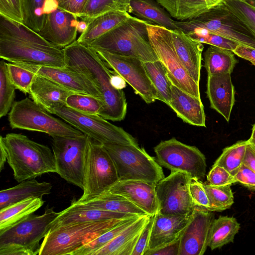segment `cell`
I'll return each mask as SVG.
<instances>
[{"label": "cell", "instance_id": "6da1fadb", "mask_svg": "<svg viewBox=\"0 0 255 255\" xmlns=\"http://www.w3.org/2000/svg\"><path fill=\"white\" fill-rule=\"evenodd\" d=\"M66 66L88 76L102 98L103 108L99 115L107 120L121 121L126 115L127 102L123 89L112 83L113 72L92 48L77 40L63 49Z\"/></svg>", "mask_w": 255, "mask_h": 255}, {"label": "cell", "instance_id": "7a4b0ae2", "mask_svg": "<svg viewBox=\"0 0 255 255\" xmlns=\"http://www.w3.org/2000/svg\"><path fill=\"white\" fill-rule=\"evenodd\" d=\"M6 152L7 162L18 182L34 179L44 173L56 172L53 151L47 146L20 133L0 136Z\"/></svg>", "mask_w": 255, "mask_h": 255}, {"label": "cell", "instance_id": "3957f363", "mask_svg": "<svg viewBox=\"0 0 255 255\" xmlns=\"http://www.w3.org/2000/svg\"><path fill=\"white\" fill-rule=\"evenodd\" d=\"M146 21L132 16L87 45L111 53L137 58L143 62L158 59L149 42Z\"/></svg>", "mask_w": 255, "mask_h": 255}, {"label": "cell", "instance_id": "277c9868", "mask_svg": "<svg viewBox=\"0 0 255 255\" xmlns=\"http://www.w3.org/2000/svg\"><path fill=\"white\" fill-rule=\"evenodd\" d=\"M60 212L46 207L41 215L33 214L0 231V255H39L40 241L46 236Z\"/></svg>", "mask_w": 255, "mask_h": 255}, {"label": "cell", "instance_id": "5b68a950", "mask_svg": "<svg viewBox=\"0 0 255 255\" xmlns=\"http://www.w3.org/2000/svg\"><path fill=\"white\" fill-rule=\"evenodd\" d=\"M125 219L71 223L52 228L43 238L39 255H72Z\"/></svg>", "mask_w": 255, "mask_h": 255}, {"label": "cell", "instance_id": "8992f818", "mask_svg": "<svg viewBox=\"0 0 255 255\" xmlns=\"http://www.w3.org/2000/svg\"><path fill=\"white\" fill-rule=\"evenodd\" d=\"M11 128L36 131L53 137H75L84 133L51 114L33 100L25 98L14 102L8 113Z\"/></svg>", "mask_w": 255, "mask_h": 255}, {"label": "cell", "instance_id": "52a82bcc", "mask_svg": "<svg viewBox=\"0 0 255 255\" xmlns=\"http://www.w3.org/2000/svg\"><path fill=\"white\" fill-rule=\"evenodd\" d=\"M115 164L119 181L142 180L156 185L164 177L155 157L139 146L102 144Z\"/></svg>", "mask_w": 255, "mask_h": 255}, {"label": "cell", "instance_id": "ba28073f", "mask_svg": "<svg viewBox=\"0 0 255 255\" xmlns=\"http://www.w3.org/2000/svg\"><path fill=\"white\" fill-rule=\"evenodd\" d=\"M176 23L179 29L185 33L203 28L240 44L255 48L254 33L223 3L195 18L176 21Z\"/></svg>", "mask_w": 255, "mask_h": 255}, {"label": "cell", "instance_id": "9c48e42d", "mask_svg": "<svg viewBox=\"0 0 255 255\" xmlns=\"http://www.w3.org/2000/svg\"><path fill=\"white\" fill-rule=\"evenodd\" d=\"M119 181L111 156L102 143L91 138L85 155L83 194L75 201L82 203L96 198Z\"/></svg>", "mask_w": 255, "mask_h": 255}, {"label": "cell", "instance_id": "30bf717a", "mask_svg": "<svg viewBox=\"0 0 255 255\" xmlns=\"http://www.w3.org/2000/svg\"><path fill=\"white\" fill-rule=\"evenodd\" d=\"M48 112L102 144L139 146L136 140L131 134L99 115L84 114L65 105L54 107Z\"/></svg>", "mask_w": 255, "mask_h": 255}, {"label": "cell", "instance_id": "8fae6325", "mask_svg": "<svg viewBox=\"0 0 255 255\" xmlns=\"http://www.w3.org/2000/svg\"><path fill=\"white\" fill-rule=\"evenodd\" d=\"M149 40L158 59L165 67L172 84L201 99L199 84L189 75L177 56L168 29L146 22Z\"/></svg>", "mask_w": 255, "mask_h": 255}, {"label": "cell", "instance_id": "7c38bea8", "mask_svg": "<svg viewBox=\"0 0 255 255\" xmlns=\"http://www.w3.org/2000/svg\"><path fill=\"white\" fill-rule=\"evenodd\" d=\"M91 137L84 134L75 137H53L52 149L56 172L69 183L83 190L85 160Z\"/></svg>", "mask_w": 255, "mask_h": 255}, {"label": "cell", "instance_id": "4fadbf2b", "mask_svg": "<svg viewBox=\"0 0 255 255\" xmlns=\"http://www.w3.org/2000/svg\"><path fill=\"white\" fill-rule=\"evenodd\" d=\"M157 162L171 172L182 171L203 181L206 174V157L196 146L184 144L175 137L160 141L154 147Z\"/></svg>", "mask_w": 255, "mask_h": 255}, {"label": "cell", "instance_id": "5bb4252c", "mask_svg": "<svg viewBox=\"0 0 255 255\" xmlns=\"http://www.w3.org/2000/svg\"><path fill=\"white\" fill-rule=\"evenodd\" d=\"M94 49L147 104L160 100L159 94L145 69L144 62L141 60L134 57L111 53L101 49Z\"/></svg>", "mask_w": 255, "mask_h": 255}, {"label": "cell", "instance_id": "9a60e30c", "mask_svg": "<svg viewBox=\"0 0 255 255\" xmlns=\"http://www.w3.org/2000/svg\"><path fill=\"white\" fill-rule=\"evenodd\" d=\"M191 177L184 172H171L155 185L158 213L163 215L192 213L195 206L189 190Z\"/></svg>", "mask_w": 255, "mask_h": 255}, {"label": "cell", "instance_id": "2e32d148", "mask_svg": "<svg viewBox=\"0 0 255 255\" xmlns=\"http://www.w3.org/2000/svg\"><path fill=\"white\" fill-rule=\"evenodd\" d=\"M0 57L15 64L53 67L66 66L63 49L41 47L2 38H0Z\"/></svg>", "mask_w": 255, "mask_h": 255}, {"label": "cell", "instance_id": "e0dca14e", "mask_svg": "<svg viewBox=\"0 0 255 255\" xmlns=\"http://www.w3.org/2000/svg\"><path fill=\"white\" fill-rule=\"evenodd\" d=\"M45 18L38 34L58 48H64L75 41L78 17L60 8L56 0H46L44 7Z\"/></svg>", "mask_w": 255, "mask_h": 255}, {"label": "cell", "instance_id": "ac0fdd59", "mask_svg": "<svg viewBox=\"0 0 255 255\" xmlns=\"http://www.w3.org/2000/svg\"><path fill=\"white\" fill-rule=\"evenodd\" d=\"M214 214L195 206L191 219L180 238L178 255H203L208 247Z\"/></svg>", "mask_w": 255, "mask_h": 255}, {"label": "cell", "instance_id": "d6986e66", "mask_svg": "<svg viewBox=\"0 0 255 255\" xmlns=\"http://www.w3.org/2000/svg\"><path fill=\"white\" fill-rule=\"evenodd\" d=\"M16 64L48 78L71 92L93 96L102 101V96L93 81L86 75L72 68L66 66L64 67H53Z\"/></svg>", "mask_w": 255, "mask_h": 255}, {"label": "cell", "instance_id": "ffe728a7", "mask_svg": "<svg viewBox=\"0 0 255 255\" xmlns=\"http://www.w3.org/2000/svg\"><path fill=\"white\" fill-rule=\"evenodd\" d=\"M105 193L124 197L149 215H154L158 212L159 206L154 184L142 180L119 181Z\"/></svg>", "mask_w": 255, "mask_h": 255}, {"label": "cell", "instance_id": "44dd1931", "mask_svg": "<svg viewBox=\"0 0 255 255\" xmlns=\"http://www.w3.org/2000/svg\"><path fill=\"white\" fill-rule=\"evenodd\" d=\"M191 214L154 215L148 250L162 247L179 239L189 222ZM147 250V251H148Z\"/></svg>", "mask_w": 255, "mask_h": 255}, {"label": "cell", "instance_id": "7402d4cb", "mask_svg": "<svg viewBox=\"0 0 255 255\" xmlns=\"http://www.w3.org/2000/svg\"><path fill=\"white\" fill-rule=\"evenodd\" d=\"M175 51L190 77L198 84L202 67L203 43L198 42L180 29H168Z\"/></svg>", "mask_w": 255, "mask_h": 255}, {"label": "cell", "instance_id": "603a6c76", "mask_svg": "<svg viewBox=\"0 0 255 255\" xmlns=\"http://www.w3.org/2000/svg\"><path fill=\"white\" fill-rule=\"evenodd\" d=\"M206 94L210 107L228 122L235 101L231 73L208 75Z\"/></svg>", "mask_w": 255, "mask_h": 255}, {"label": "cell", "instance_id": "cb8c5ba5", "mask_svg": "<svg viewBox=\"0 0 255 255\" xmlns=\"http://www.w3.org/2000/svg\"><path fill=\"white\" fill-rule=\"evenodd\" d=\"M171 99L168 106L178 117L188 124L206 127L205 114L201 99L171 84Z\"/></svg>", "mask_w": 255, "mask_h": 255}, {"label": "cell", "instance_id": "d4e9b609", "mask_svg": "<svg viewBox=\"0 0 255 255\" xmlns=\"http://www.w3.org/2000/svg\"><path fill=\"white\" fill-rule=\"evenodd\" d=\"M136 216L138 215L98 209L74 200L70 206L60 212L59 215L51 223V228L71 223L124 219Z\"/></svg>", "mask_w": 255, "mask_h": 255}, {"label": "cell", "instance_id": "484cf974", "mask_svg": "<svg viewBox=\"0 0 255 255\" xmlns=\"http://www.w3.org/2000/svg\"><path fill=\"white\" fill-rule=\"evenodd\" d=\"M71 92L50 79L36 74L29 93L38 105L48 111L54 107L65 105Z\"/></svg>", "mask_w": 255, "mask_h": 255}, {"label": "cell", "instance_id": "4316f807", "mask_svg": "<svg viewBox=\"0 0 255 255\" xmlns=\"http://www.w3.org/2000/svg\"><path fill=\"white\" fill-rule=\"evenodd\" d=\"M151 216L147 214L139 217L115 239L95 252L93 255H131Z\"/></svg>", "mask_w": 255, "mask_h": 255}, {"label": "cell", "instance_id": "83f0119b", "mask_svg": "<svg viewBox=\"0 0 255 255\" xmlns=\"http://www.w3.org/2000/svg\"><path fill=\"white\" fill-rule=\"evenodd\" d=\"M130 13L147 23L168 29L179 28L169 12L156 0H131Z\"/></svg>", "mask_w": 255, "mask_h": 255}, {"label": "cell", "instance_id": "f1b7e54d", "mask_svg": "<svg viewBox=\"0 0 255 255\" xmlns=\"http://www.w3.org/2000/svg\"><path fill=\"white\" fill-rule=\"evenodd\" d=\"M177 21L195 18L221 4L224 0H156Z\"/></svg>", "mask_w": 255, "mask_h": 255}, {"label": "cell", "instance_id": "f546056e", "mask_svg": "<svg viewBox=\"0 0 255 255\" xmlns=\"http://www.w3.org/2000/svg\"><path fill=\"white\" fill-rule=\"evenodd\" d=\"M52 185L47 182H39L31 179L0 191V209L30 197L42 198L51 193Z\"/></svg>", "mask_w": 255, "mask_h": 255}, {"label": "cell", "instance_id": "4dcf8cb0", "mask_svg": "<svg viewBox=\"0 0 255 255\" xmlns=\"http://www.w3.org/2000/svg\"><path fill=\"white\" fill-rule=\"evenodd\" d=\"M132 17L128 12L122 11H111L98 15L88 21L86 30L81 34L77 41L87 45Z\"/></svg>", "mask_w": 255, "mask_h": 255}, {"label": "cell", "instance_id": "1f68e13d", "mask_svg": "<svg viewBox=\"0 0 255 255\" xmlns=\"http://www.w3.org/2000/svg\"><path fill=\"white\" fill-rule=\"evenodd\" d=\"M0 38L44 47H56L23 23L2 15H0Z\"/></svg>", "mask_w": 255, "mask_h": 255}, {"label": "cell", "instance_id": "d6a6232c", "mask_svg": "<svg viewBox=\"0 0 255 255\" xmlns=\"http://www.w3.org/2000/svg\"><path fill=\"white\" fill-rule=\"evenodd\" d=\"M44 203L42 198L30 197L0 209V231L32 214Z\"/></svg>", "mask_w": 255, "mask_h": 255}, {"label": "cell", "instance_id": "836d02e7", "mask_svg": "<svg viewBox=\"0 0 255 255\" xmlns=\"http://www.w3.org/2000/svg\"><path fill=\"white\" fill-rule=\"evenodd\" d=\"M240 229V223L233 217L221 216L214 219L210 229L208 247L214 250L233 243Z\"/></svg>", "mask_w": 255, "mask_h": 255}, {"label": "cell", "instance_id": "e575fe53", "mask_svg": "<svg viewBox=\"0 0 255 255\" xmlns=\"http://www.w3.org/2000/svg\"><path fill=\"white\" fill-rule=\"evenodd\" d=\"M204 57L208 75L232 73L237 62L232 51L212 45L206 49Z\"/></svg>", "mask_w": 255, "mask_h": 255}, {"label": "cell", "instance_id": "d590c367", "mask_svg": "<svg viewBox=\"0 0 255 255\" xmlns=\"http://www.w3.org/2000/svg\"><path fill=\"white\" fill-rule=\"evenodd\" d=\"M82 204L92 208L111 212L138 216L147 215L124 197L109 193H104Z\"/></svg>", "mask_w": 255, "mask_h": 255}, {"label": "cell", "instance_id": "8d00e7d4", "mask_svg": "<svg viewBox=\"0 0 255 255\" xmlns=\"http://www.w3.org/2000/svg\"><path fill=\"white\" fill-rule=\"evenodd\" d=\"M140 216H136L123 220L106 232L76 250L72 255H93L95 252L115 239Z\"/></svg>", "mask_w": 255, "mask_h": 255}, {"label": "cell", "instance_id": "74e56055", "mask_svg": "<svg viewBox=\"0 0 255 255\" xmlns=\"http://www.w3.org/2000/svg\"><path fill=\"white\" fill-rule=\"evenodd\" d=\"M147 74L160 98V101L168 106L171 99V82L167 71L159 60L153 62H144Z\"/></svg>", "mask_w": 255, "mask_h": 255}, {"label": "cell", "instance_id": "f35d334b", "mask_svg": "<svg viewBox=\"0 0 255 255\" xmlns=\"http://www.w3.org/2000/svg\"><path fill=\"white\" fill-rule=\"evenodd\" d=\"M131 0H88L85 9L79 17L88 21L101 14L115 11L130 13Z\"/></svg>", "mask_w": 255, "mask_h": 255}, {"label": "cell", "instance_id": "ab89813d", "mask_svg": "<svg viewBox=\"0 0 255 255\" xmlns=\"http://www.w3.org/2000/svg\"><path fill=\"white\" fill-rule=\"evenodd\" d=\"M247 143L248 140H240L226 147L213 165L224 167L234 176L243 164Z\"/></svg>", "mask_w": 255, "mask_h": 255}, {"label": "cell", "instance_id": "60d3db41", "mask_svg": "<svg viewBox=\"0 0 255 255\" xmlns=\"http://www.w3.org/2000/svg\"><path fill=\"white\" fill-rule=\"evenodd\" d=\"M210 203V211L221 212L230 208L234 202L231 185L214 186L203 183Z\"/></svg>", "mask_w": 255, "mask_h": 255}, {"label": "cell", "instance_id": "b9f144b4", "mask_svg": "<svg viewBox=\"0 0 255 255\" xmlns=\"http://www.w3.org/2000/svg\"><path fill=\"white\" fill-rule=\"evenodd\" d=\"M46 0H21L23 24L37 33L43 26L45 15L44 7Z\"/></svg>", "mask_w": 255, "mask_h": 255}, {"label": "cell", "instance_id": "7bdbcfd3", "mask_svg": "<svg viewBox=\"0 0 255 255\" xmlns=\"http://www.w3.org/2000/svg\"><path fill=\"white\" fill-rule=\"evenodd\" d=\"M16 88L11 81L7 63L0 62V118L6 116L10 110L15 97Z\"/></svg>", "mask_w": 255, "mask_h": 255}, {"label": "cell", "instance_id": "ee69618b", "mask_svg": "<svg viewBox=\"0 0 255 255\" xmlns=\"http://www.w3.org/2000/svg\"><path fill=\"white\" fill-rule=\"evenodd\" d=\"M65 105L78 112L99 115L103 108L101 100L93 96L73 93L67 98Z\"/></svg>", "mask_w": 255, "mask_h": 255}, {"label": "cell", "instance_id": "f6af8a7d", "mask_svg": "<svg viewBox=\"0 0 255 255\" xmlns=\"http://www.w3.org/2000/svg\"><path fill=\"white\" fill-rule=\"evenodd\" d=\"M189 36L201 43L233 51L240 44L228 38L210 32L203 28H197L187 33Z\"/></svg>", "mask_w": 255, "mask_h": 255}, {"label": "cell", "instance_id": "bcb514c9", "mask_svg": "<svg viewBox=\"0 0 255 255\" xmlns=\"http://www.w3.org/2000/svg\"><path fill=\"white\" fill-rule=\"evenodd\" d=\"M222 3L255 35V8L242 0H224Z\"/></svg>", "mask_w": 255, "mask_h": 255}, {"label": "cell", "instance_id": "7dc6e473", "mask_svg": "<svg viewBox=\"0 0 255 255\" xmlns=\"http://www.w3.org/2000/svg\"><path fill=\"white\" fill-rule=\"evenodd\" d=\"M7 66L9 78L16 89L29 94L36 74L14 63H7Z\"/></svg>", "mask_w": 255, "mask_h": 255}, {"label": "cell", "instance_id": "c3c4849f", "mask_svg": "<svg viewBox=\"0 0 255 255\" xmlns=\"http://www.w3.org/2000/svg\"><path fill=\"white\" fill-rule=\"evenodd\" d=\"M203 183L202 181L191 177L189 183L190 195L195 206L203 208L210 211L209 200Z\"/></svg>", "mask_w": 255, "mask_h": 255}, {"label": "cell", "instance_id": "681fc988", "mask_svg": "<svg viewBox=\"0 0 255 255\" xmlns=\"http://www.w3.org/2000/svg\"><path fill=\"white\" fill-rule=\"evenodd\" d=\"M0 15L23 23L21 0H0Z\"/></svg>", "mask_w": 255, "mask_h": 255}, {"label": "cell", "instance_id": "f907efd6", "mask_svg": "<svg viewBox=\"0 0 255 255\" xmlns=\"http://www.w3.org/2000/svg\"><path fill=\"white\" fill-rule=\"evenodd\" d=\"M207 178L209 184L214 186H225L237 183L234 176L219 165L212 166Z\"/></svg>", "mask_w": 255, "mask_h": 255}, {"label": "cell", "instance_id": "816d5d0a", "mask_svg": "<svg viewBox=\"0 0 255 255\" xmlns=\"http://www.w3.org/2000/svg\"><path fill=\"white\" fill-rule=\"evenodd\" d=\"M154 215L150 219L143 229L133 250L131 255H144L148 250L150 233L153 224Z\"/></svg>", "mask_w": 255, "mask_h": 255}, {"label": "cell", "instance_id": "f5cc1de1", "mask_svg": "<svg viewBox=\"0 0 255 255\" xmlns=\"http://www.w3.org/2000/svg\"><path fill=\"white\" fill-rule=\"evenodd\" d=\"M234 178L236 182H239L251 191L255 193V172L244 164L234 175Z\"/></svg>", "mask_w": 255, "mask_h": 255}, {"label": "cell", "instance_id": "db71d44e", "mask_svg": "<svg viewBox=\"0 0 255 255\" xmlns=\"http://www.w3.org/2000/svg\"><path fill=\"white\" fill-rule=\"evenodd\" d=\"M58 7L77 17L83 13L88 0H56Z\"/></svg>", "mask_w": 255, "mask_h": 255}, {"label": "cell", "instance_id": "11a10c76", "mask_svg": "<svg viewBox=\"0 0 255 255\" xmlns=\"http://www.w3.org/2000/svg\"><path fill=\"white\" fill-rule=\"evenodd\" d=\"M180 250V238L162 247L148 250L144 255H178Z\"/></svg>", "mask_w": 255, "mask_h": 255}, {"label": "cell", "instance_id": "9f6ffc18", "mask_svg": "<svg viewBox=\"0 0 255 255\" xmlns=\"http://www.w3.org/2000/svg\"><path fill=\"white\" fill-rule=\"evenodd\" d=\"M233 52L239 57L247 60L255 65V48L239 44Z\"/></svg>", "mask_w": 255, "mask_h": 255}, {"label": "cell", "instance_id": "6f0895ef", "mask_svg": "<svg viewBox=\"0 0 255 255\" xmlns=\"http://www.w3.org/2000/svg\"><path fill=\"white\" fill-rule=\"evenodd\" d=\"M243 164L255 172V146L249 142L248 140Z\"/></svg>", "mask_w": 255, "mask_h": 255}, {"label": "cell", "instance_id": "680465c9", "mask_svg": "<svg viewBox=\"0 0 255 255\" xmlns=\"http://www.w3.org/2000/svg\"><path fill=\"white\" fill-rule=\"evenodd\" d=\"M112 83L117 89H123L126 87L125 81L116 72L113 75Z\"/></svg>", "mask_w": 255, "mask_h": 255}, {"label": "cell", "instance_id": "91938a15", "mask_svg": "<svg viewBox=\"0 0 255 255\" xmlns=\"http://www.w3.org/2000/svg\"><path fill=\"white\" fill-rule=\"evenodd\" d=\"M0 171H1L4 169V166L6 161H7L6 152L5 148L1 142L0 141Z\"/></svg>", "mask_w": 255, "mask_h": 255}, {"label": "cell", "instance_id": "94428289", "mask_svg": "<svg viewBox=\"0 0 255 255\" xmlns=\"http://www.w3.org/2000/svg\"><path fill=\"white\" fill-rule=\"evenodd\" d=\"M88 25V21L81 19V20H79L77 25L78 32H79L81 33L84 32L86 30Z\"/></svg>", "mask_w": 255, "mask_h": 255}, {"label": "cell", "instance_id": "6125c7cd", "mask_svg": "<svg viewBox=\"0 0 255 255\" xmlns=\"http://www.w3.org/2000/svg\"><path fill=\"white\" fill-rule=\"evenodd\" d=\"M250 139H255V123L253 126L252 134Z\"/></svg>", "mask_w": 255, "mask_h": 255}, {"label": "cell", "instance_id": "be15d7a7", "mask_svg": "<svg viewBox=\"0 0 255 255\" xmlns=\"http://www.w3.org/2000/svg\"><path fill=\"white\" fill-rule=\"evenodd\" d=\"M245 1L255 8V0H246Z\"/></svg>", "mask_w": 255, "mask_h": 255}, {"label": "cell", "instance_id": "e7e4bbea", "mask_svg": "<svg viewBox=\"0 0 255 255\" xmlns=\"http://www.w3.org/2000/svg\"><path fill=\"white\" fill-rule=\"evenodd\" d=\"M248 141L255 146V139H249Z\"/></svg>", "mask_w": 255, "mask_h": 255}, {"label": "cell", "instance_id": "03108f58", "mask_svg": "<svg viewBox=\"0 0 255 255\" xmlns=\"http://www.w3.org/2000/svg\"><path fill=\"white\" fill-rule=\"evenodd\" d=\"M242 0L246 1V0Z\"/></svg>", "mask_w": 255, "mask_h": 255}]
</instances>
